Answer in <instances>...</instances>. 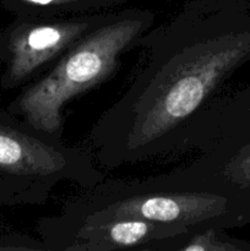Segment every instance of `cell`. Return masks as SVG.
Here are the masks:
<instances>
[{
  "label": "cell",
  "mask_w": 250,
  "mask_h": 251,
  "mask_svg": "<svg viewBox=\"0 0 250 251\" xmlns=\"http://www.w3.org/2000/svg\"><path fill=\"white\" fill-rule=\"evenodd\" d=\"M154 21L156 15L147 9L109 11L102 24L73 44L46 73L24 86L6 109L42 131L63 137L66 104L112 78L122 56L137 48Z\"/></svg>",
  "instance_id": "3957f363"
},
{
  "label": "cell",
  "mask_w": 250,
  "mask_h": 251,
  "mask_svg": "<svg viewBox=\"0 0 250 251\" xmlns=\"http://www.w3.org/2000/svg\"><path fill=\"white\" fill-rule=\"evenodd\" d=\"M186 230L136 218L75 220L60 213L37 223V233L49 251H150L159 240Z\"/></svg>",
  "instance_id": "8992f818"
},
{
  "label": "cell",
  "mask_w": 250,
  "mask_h": 251,
  "mask_svg": "<svg viewBox=\"0 0 250 251\" xmlns=\"http://www.w3.org/2000/svg\"><path fill=\"white\" fill-rule=\"evenodd\" d=\"M105 179L90 150L70 146L0 107V206L41 205L63 180L83 189Z\"/></svg>",
  "instance_id": "277c9868"
},
{
  "label": "cell",
  "mask_w": 250,
  "mask_h": 251,
  "mask_svg": "<svg viewBox=\"0 0 250 251\" xmlns=\"http://www.w3.org/2000/svg\"><path fill=\"white\" fill-rule=\"evenodd\" d=\"M61 216L75 220L136 218L183 229L232 228L250 220V205L198 180L183 167L142 179H112L66 199Z\"/></svg>",
  "instance_id": "7a4b0ae2"
},
{
  "label": "cell",
  "mask_w": 250,
  "mask_h": 251,
  "mask_svg": "<svg viewBox=\"0 0 250 251\" xmlns=\"http://www.w3.org/2000/svg\"><path fill=\"white\" fill-rule=\"evenodd\" d=\"M109 11L64 17L15 16L0 32V87L22 88L46 73Z\"/></svg>",
  "instance_id": "5b68a950"
},
{
  "label": "cell",
  "mask_w": 250,
  "mask_h": 251,
  "mask_svg": "<svg viewBox=\"0 0 250 251\" xmlns=\"http://www.w3.org/2000/svg\"><path fill=\"white\" fill-rule=\"evenodd\" d=\"M0 250H48V248L42 240L22 234H12L0 239Z\"/></svg>",
  "instance_id": "9c48e42d"
},
{
  "label": "cell",
  "mask_w": 250,
  "mask_h": 251,
  "mask_svg": "<svg viewBox=\"0 0 250 251\" xmlns=\"http://www.w3.org/2000/svg\"><path fill=\"white\" fill-rule=\"evenodd\" d=\"M137 47L146 63L88 132L103 168L178 154L191 123L250 59V17L243 0H189Z\"/></svg>",
  "instance_id": "6da1fadb"
},
{
  "label": "cell",
  "mask_w": 250,
  "mask_h": 251,
  "mask_svg": "<svg viewBox=\"0 0 250 251\" xmlns=\"http://www.w3.org/2000/svg\"><path fill=\"white\" fill-rule=\"evenodd\" d=\"M132 0H0L14 16L64 17L109 11Z\"/></svg>",
  "instance_id": "52a82bcc"
},
{
  "label": "cell",
  "mask_w": 250,
  "mask_h": 251,
  "mask_svg": "<svg viewBox=\"0 0 250 251\" xmlns=\"http://www.w3.org/2000/svg\"><path fill=\"white\" fill-rule=\"evenodd\" d=\"M225 228L200 226L173 237L166 238L151 247L150 251H237L249 249L250 245L229 237Z\"/></svg>",
  "instance_id": "ba28073f"
}]
</instances>
